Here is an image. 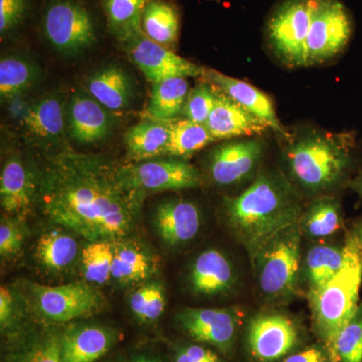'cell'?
<instances>
[{"label":"cell","instance_id":"8fae6325","mask_svg":"<svg viewBox=\"0 0 362 362\" xmlns=\"http://www.w3.org/2000/svg\"><path fill=\"white\" fill-rule=\"evenodd\" d=\"M130 61L152 84L173 78L202 77L204 68L150 40L144 33L122 42Z\"/></svg>","mask_w":362,"mask_h":362},{"label":"cell","instance_id":"30bf717a","mask_svg":"<svg viewBox=\"0 0 362 362\" xmlns=\"http://www.w3.org/2000/svg\"><path fill=\"white\" fill-rule=\"evenodd\" d=\"M246 340L255 361L276 362L297 349L300 331L291 317L280 312H263L250 320Z\"/></svg>","mask_w":362,"mask_h":362},{"label":"cell","instance_id":"ba28073f","mask_svg":"<svg viewBox=\"0 0 362 362\" xmlns=\"http://www.w3.org/2000/svg\"><path fill=\"white\" fill-rule=\"evenodd\" d=\"M42 32L61 54H78L96 42L90 13L73 0H56L47 6L42 16Z\"/></svg>","mask_w":362,"mask_h":362},{"label":"cell","instance_id":"60d3db41","mask_svg":"<svg viewBox=\"0 0 362 362\" xmlns=\"http://www.w3.org/2000/svg\"><path fill=\"white\" fill-rule=\"evenodd\" d=\"M173 362H223L213 350L199 344H185L177 347Z\"/></svg>","mask_w":362,"mask_h":362},{"label":"cell","instance_id":"7bdbcfd3","mask_svg":"<svg viewBox=\"0 0 362 362\" xmlns=\"http://www.w3.org/2000/svg\"><path fill=\"white\" fill-rule=\"evenodd\" d=\"M14 300L13 293L7 287L0 288V325L1 330L7 329L13 321Z\"/></svg>","mask_w":362,"mask_h":362},{"label":"cell","instance_id":"d4e9b609","mask_svg":"<svg viewBox=\"0 0 362 362\" xmlns=\"http://www.w3.org/2000/svg\"><path fill=\"white\" fill-rule=\"evenodd\" d=\"M170 122L145 119L142 122L132 126L124 136L128 157L140 162L165 156Z\"/></svg>","mask_w":362,"mask_h":362},{"label":"cell","instance_id":"484cf974","mask_svg":"<svg viewBox=\"0 0 362 362\" xmlns=\"http://www.w3.org/2000/svg\"><path fill=\"white\" fill-rule=\"evenodd\" d=\"M189 85L187 78H173L152 84L151 97L144 112L145 119L170 122L182 114Z\"/></svg>","mask_w":362,"mask_h":362},{"label":"cell","instance_id":"603a6c76","mask_svg":"<svg viewBox=\"0 0 362 362\" xmlns=\"http://www.w3.org/2000/svg\"><path fill=\"white\" fill-rule=\"evenodd\" d=\"M86 87L90 96L110 111L127 109L134 96L129 75L117 65L105 66L93 74Z\"/></svg>","mask_w":362,"mask_h":362},{"label":"cell","instance_id":"7c38bea8","mask_svg":"<svg viewBox=\"0 0 362 362\" xmlns=\"http://www.w3.org/2000/svg\"><path fill=\"white\" fill-rule=\"evenodd\" d=\"M122 171L131 185L146 197L166 190L197 187L201 176L187 162L182 160H148L124 166Z\"/></svg>","mask_w":362,"mask_h":362},{"label":"cell","instance_id":"5bb4252c","mask_svg":"<svg viewBox=\"0 0 362 362\" xmlns=\"http://www.w3.org/2000/svg\"><path fill=\"white\" fill-rule=\"evenodd\" d=\"M266 144L263 140H235L216 147L209 158V173L216 185L230 187L247 180L258 168Z\"/></svg>","mask_w":362,"mask_h":362},{"label":"cell","instance_id":"4316f807","mask_svg":"<svg viewBox=\"0 0 362 362\" xmlns=\"http://www.w3.org/2000/svg\"><path fill=\"white\" fill-rule=\"evenodd\" d=\"M345 259L344 244H318L309 249L302 264L307 293L316 291L341 270Z\"/></svg>","mask_w":362,"mask_h":362},{"label":"cell","instance_id":"9a60e30c","mask_svg":"<svg viewBox=\"0 0 362 362\" xmlns=\"http://www.w3.org/2000/svg\"><path fill=\"white\" fill-rule=\"evenodd\" d=\"M118 331L94 323H73L61 333L63 362H97L119 341Z\"/></svg>","mask_w":362,"mask_h":362},{"label":"cell","instance_id":"3957f363","mask_svg":"<svg viewBox=\"0 0 362 362\" xmlns=\"http://www.w3.org/2000/svg\"><path fill=\"white\" fill-rule=\"evenodd\" d=\"M356 147L352 133L307 129L288 138L285 160L292 180L307 192L318 194L346 180Z\"/></svg>","mask_w":362,"mask_h":362},{"label":"cell","instance_id":"f35d334b","mask_svg":"<svg viewBox=\"0 0 362 362\" xmlns=\"http://www.w3.org/2000/svg\"><path fill=\"white\" fill-rule=\"evenodd\" d=\"M25 240V232L21 223L2 218L0 225V255L2 258L14 256L21 251Z\"/></svg>","mask_w":362,"mask_h":362},{"label":"cell","instance_id":"f6af8a7d","mask_svg":"<svg viewBox=\"0 0 362 362\" xmlns=\"http://www.w3.org/2000/svg\"><path fill=\"white\" fill-rule=\"evenodd\" d=\"M351 187L354 190L362 197V171L356 176V180L352 181Z\"/></svg>","mask_w":362,"mask_h":362},{"label":"cell","instance_id":"e575fe53","mask_svg":"<svg viewBox=\"0 0 362 362\" xmlns=\"http://www.w3.org/2000/svg\"><path fill=\"white\" fill-rule=\"evenodd\" d=\"M129 306L138 320L156 322L165 310V288L159 282L145 283L131 294Z\"/></svg>","mask_w":362,"mask_h":362},{"label":"cell","instance_id":"83f0119b","mask_svg":"<svg viewBox=\"0 0 362 362\" xmlns=\"http://www.w3.org/2000/svg\"><path fill=\"white\" fill-rule=\"evenodd\" d=\"M302 235L310 240H322L342 228L341 206L333 197H320L312 202L299 220Z\"/></svg>","mask_w":362,"mask_h":362},{"label":"cell","instance_id":"d6a6232c","mask_svg":"<svg viewBox=\"0 0 362 362\" xmlns=\"http://www.w3.org/2000/svg\"><path fill=\"white\" fill-rule=\"evenodd\" d=\"M40 77V70L28 59L7 57L0 61V97L2 101L23 94Z\"/></svg>","mask_w":362,"mask_h":362},{"label":"cell","instance_id":"f546056e","mask_svg":"<svg viewBox=\"0 0 362 362\" xmlns=\"http://www.w3.org/2000/svg\"><path fill=\"white\" fill-rule=\"evenodd\" d=\"M37 258L47 270L61 272L75 263L78 245L75 238L54 230L40 235L37 245Z\"/></svg>","mask_w":362,"mask_h":362},{"label":"cell","instance_id":"4dcf8cb0","mask_svg":"<svg viewBox=\"0 0 362 362\" xmlns=\"http://www.w3.org/2000/svg\"><path fill=\"white\" fill-rule=\"evenodd\" d=\"M148 0H104V9L111 33L119 42L142 33L141 20Z\"/></svg>","mask_w":362,"mask_h":362},{"label":"cell","instance_id":"5b68a950","mask_svg":"<svg viewBox=\"0 0 362 362\" xmlns=\"http://www.w3.org/2000/svg\"><path fill=\"white\" fill-rule=\"evenodd\" d=\"M299 223L276 233L252 257L259 291L270 302L287 301L297 294L302 278Z\"/></svg>","mask_w":362,"mask_h":362},{"label":"cell","instance_id":"bcb514c9","mask_svg":"<svg viewBox=\"0 0 362 362\" xmlns=\"http://www.w3.org/2000/svg\"><path fill=\"white\" fill-rule=\"evenodd\" d=\"M103 362H129V359L126 356L119 354V356L111 357V358L107 359V361Z\"/></svg>","mask_w":362,"mask_h":362},{"label":"cell","instance_id":"d590c367","mask_svg":"<svg viewBox=\"0 0 362 362\" xmlns=\"http://www.w3.org/2000/svg\"><path fill=\"white\" fill-rule=\"evenodd\" d=\"M61 333L54 328L42 331L28 340L11 362H63Z\"/></svg>","mask_w":362,"mask_h":362},{"label":"cell","instance_id":"d6986e66","mask_svg":"<svg viewBox=\"0 0 362 362\" xmlns=\"http://www.w3.org/2000/svg\"><path fill=\"white\" fill-rule=\"evenodd\" d=\"M66 121L71 137L80 143L103 140L113 127L108 109L90 95L81 92L71 97L66 108Z\"/></svg>","mask_w":362,"mask_h":362},{"label":"cell","instance_id":"74e56055","mask_svg":"<svg viewBox=\"0 0 362 362\" xmlns=\"http://www.w3.org/2000/svg\"><path fill=\"white\" fill-rule=\"evenodd\" d=\"M216 103V90L213 85L199 83L188 93L183 108V116L188 120L206 125Z\"/></svg>","mask_w":362,"mask_h":362},{"label":"cell","instance_id":"8d00e7d4","mask_svg":"<svg viewBox=\"0 0 362 362\" xmlns=\"http://www.w3.org/2000/svg\"><path fill=\"white\" fill-rule=\"evenodd\" d=\"M329 357L331 362H362V303L338 335Z\"/></svg>","mask_w":362,"mask_h":362},{"label":"cell","instance_id":"7402d4cb","mask_svg":"<svg viewBox=\"0 0 362 362\" xmlns=\"http://www.w3.org/2000/svg\"><path fill=\"white\" fill-rule=\"evenodd\" d=\"M37 192V180L18 159L4 164L0 176V204L7 214L25 213L32 206Z\"/></svg>","mask_w":362,"mask_h":362},{"label":"cell","instance_id":"7dc6e473","mask_svg":"<svg viewBox=\"0 0 362 362\" xmlns=\"http://www.w3.org/2000/svg\"><path fill=\"white\" fill-rule=\"evenodd\" d=\"M356 235L357 240H358L359 245H361L362 250V221L357 226L356 232L354 233Z\"/></svg>","mask_w":362,"mask_h":362},{"label":"cell","instance_id":"ee69618b","mask_svg":"<svg viewBox=\"0 0 362 362\" xmlns=\"http://www.w3.org/2000/svg\"><path fill=\"white\" fill-rule=\"evenodd\" d=\"M128 359L129 362H164L158 354L150 350H138L132 352Z\"/></svg>","mask_w":362,"mask_h":362},{"label":"cell","instance_id":"4fadbf2b","mask_svg":"<svg viewBox=\"0 0 362 362\" xmlns=\"http://www.w3.org/2000/svg\"><path fill=\"white\" fill-rule=\"evenodd\" d=\"M240 316L233 308H185L177 314V323L195 341L228 354L235 344Z\"/></svg>","mask_w":362,"mask_h":362},{"label":"cell","instance_id":"1f68e13d","mask_svg":"<svg viewBox=\"0 0 362 362\" xmlns=\"http://www.w3.org/2000/svg\"><path fill=\"white\" fill-rule=\"evenodd\" d=\"M216 139L204 124L188 119L170 122V133L165 156L185 157L204 149Z\"/></svg>","mask_w":362,"mask_h":362},{"label":"cell","instance_id":"7a4b0ae2","mask_svg":"<svg viewBox=\"0 0 362 362\" xmlns=\"http://www.w3.org/2000/svg\"><path fill=\"white\" fill-rule=\"evenodd\" d=\"M225 211L228 225L252 258L276 233L299 223L303 206L284 176L264 171L242 194L226 197Z\"/></svg>","mask_w":362,"mask_h":362},{"label":"cell","instance_id":"836d02e7","mask_svg":"<svg viewBox=\"0 0 362 362\" xmlns=\"http://www.w3.org/2000/svg\"><path fill=\"white\" fill-rule=\"evenodd\" d=\"M113 242H90L81 252L83 275L90 284L104 285L112 278Z\"/></svg>","mask_w":362,"mask_h":362},{"label":"cell","instance_id":"9c48e42d","mask_svg":"<svg viewBox=\"0 0 362 362\" xmlns=\"http://www.w3.org/2000/svg\"><path fill=\"white\" fill-rule=\"evenodd\" d=\"M37 310L52 322L65 323L96 313L103 296L93 284L85 282L61 286L33 285Z\"/></svg>","mask_w":362,"mask_h":362},{"label":"cell","instance_id":"52a82bcc","mask_svg":"<svg viewBox=\"0 0 362 362\" xmlns=\"http://www.w3.org/2000/svg\"><path fill=\"white\" fill-rule=\"evenodd\" d=\"M354 33V21L340 0H316L307 40V66L341 54Z\"/></svg>","mask_w":362,"mask_h":362},{"label":"cell","instance_id":"6da1fadb","mask_svg":"<svg viewBox=\"0 0 362 362\" xmlns=\"http://www.w3.org/2000/svg\"><path fill=\"white\" fill-rule=\"evenodd\" d=\"M144 199L122 168L101 156L61 152L37 180V199L45 216L89 242L127 237Z\"/></svg>","mask_w":362,"mask_h":362},{"label":"cell","instance_id":"44dd1931","mask_svg":"<svg viewBox=\"0 0 362 362\" xmlns=\"http://www.w3.org/2000/svg\"><path fill=\"white\" fill-rule=\"evenodd\" d=\"M21 126L33 141L42 144L59 141L66 128V108L63 102L54 96L33 102L21 114Z\"/></svg>","mask_w":362,"mask_h":362},{"label":"cell","instance_id":"f1b7e54d","mask_svg":"<svg viewBox=\"0 0 362 362\" xmlns=\"http://www.w3.org/2000/svg\"><path fill=\"white\" fill-rule=\"evenodd\" d=\"M145 35L163 47H173L180 35V13L165 0H148L142 13Z\"/></svg>","mask_w":362,"mask_h":362},{"label":"cell","instance_id":"b9f144b4","mask_svg":"<svg viewBox=\"0 0 362 362\" xmlns=\"http://www.w3.org/2000/svg\"><path fill=\"white\" fill-rule=\"evenodd\" d=\"M280 362H331L326 349L320 346L307 347L281 359Z\"/></svg>","mask_w":362,"mask_h":362},{"label":"cell","instance_id":"cb8c5ba5","mask_svg":"<svg viewBox=\"0 0 362 362\" xmlns=\"http://www.w3.org/2000/svg\"><path fill=\"white\" fill-rule=\"evenodd\" d=\"M112 278L122 284L144 282L157 273V262L148 250L133 240L113 242Z\"/></svg>","mask_w":362,"mask_h":362},{"label":"cell","instance_id":"e0dca14e","mask_svg":"<svg viewBox=\"0 0 362 362\" xmlns=\"http://www.w3.org/2000/svg\"><path fill=\"white\" fill-rule=\"evenodd\" d=\"M202 77L206 78L207 83L223 90L250 113L265 122L270 129H273L278 134H282L287 139L290 137L279 120L271 98L258 88L239 78L228 77L213 69L204 68Z\"/></svg>","mask_w":362,"mask_h":362},{"label":"cell","instance_id":"ac0fdd59","mask_svg":"<svg viewBox=\"0 0 362 362\" xmlns=\"http://www.w3.org/2000/svg\"><path fill=\"white\" fill-rule=\"evenodd\" d=\"M214 90L216 103L206 126L216 141L244 136L261 135L270 129L265 122L252 115L223 90L216 87H214Z\"/></svg>","mask_w":362,"mask_h":362},{"label":"cell","instance_id":"ffe728a7","mask_svg":"<svg viewBox=\"0 0 362 362\" xmlns=\"http://www.w3.org/2000/svg\"><path fill=\"white\" fill-rule=\"evenodd\" d=\"M189 282L197 294L216 296L230 292L237 283V275L230 259L223 252L211 249L194 259Z\"/></svg>","mask_w":362,"mask_h":362},{"label":"cell","instance_id":"ab89813d","mask_svg":"<svg viewBox=\"0 0 362 362\" xmlns=\"http://www.w3.org/2000/svg\"><path fill=\"white\" fill-rule=\"evenodd\" d=\"M26 0H0V33L1 35L13 30L23 20Z\"/></svg>","mask_w":362,"mask_h":362},{"label":"cell","instance_id":"277c9868","mask_svg":"<svg viewBox=\"0 0 362 362\" xmlns=\"http://www.w3.org/2000/svg\"><path fill=\"white\" fill-rule=\"evenodd\" d=\"M344 249L341 270L320 289L308 294L316 332L328 354L361 304L362 250L354 233L347 235Z\"/></svg>","mask_w":362,"mask_h":362},{"label":"cell","instance_id":"8992f818","mask_svg":"<svg viewBox=\"0 0 362 362\" xmlns=\"http://www.w3.org/2000/svg\"><path fill=\"white\" fill-rule=\"evenodd\" d=\"M316 0H285L272 13L267 37L272 51L290 68L307 66V40Z\"/></svg>","mask_w":362,"mask_h":362},{"label":"cell","instance_id":"2e32d148","mask_svg":"<svg viewBox=\"0 0 362 362\" xmlns=\"http://www.w3.org/2000/svg\"><path fill=\"white\" fill-rule=\"evenodd\" d=\"M153 225L159 237L170 247L192 242L202 228V214L194 202L185 199H168L157 206Z\"/></svg>","mask_w":362,"mask_h":362}]
</instances>
